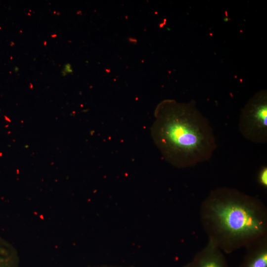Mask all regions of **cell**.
<instances>
[{
	"label": "cell",
	"instance_id": "obj_13",
	"mask_svg": "<svg viewBox=\"0 0 267 267\" xmlns=\"http://www.w3.org/2000/svg\"><path fill=\"white\" fill-rule=\"evenodd\" d=\"M10 59H12V57H11Z\"/></svg>",
	"mask_w": 267,
	"mask_h": 267
},
{
	"label": "cell",
	"instance_id": "obj_14",
	"mask_svg": "<svg viewBox=\"0 0 267 267\" xmlns=\"http://www.w3.org/2000/svg\"><path fill=\"white\" fill-rule=\"evenodd\" d=\"M1 29V28L0 27V29Z\"/></svg>",
	"mask_w": 267,
	"mask_h": 267
},
{
	"label": "cell",
	"instance_id": "obj_1",
	"mask_svg": "<svg viewBox=\"0 0 267 267\" xmlns=\"http://www.w3.org/2000/svg\"><path fill=\"white\" fill-rule=\"evenodd\" d=\"M154 116L151 137L166 162L186 168L211 159L217 148L215 136L194 101L164 100L157 106Z\"/></svg>",
	"mask_w": 267,
	"mask_h": 267
},
{
	"label": "cell",
	"instance_id": "obj_3",
	"mask_svg": "<svg viewBox=\"0 0 267 267\" xmlns=\"http://www.w3.org/2000/svg\"><path fill=\"white\" fill-rule=\"evenodd\" d=\"M241 135L256 143L267 141V94L266 90L258 92L242 109L238 123Z\"/></svg>",
	"mask_w": 267,
	"mask_h": 267
},
{
	"label": "cell",
	"instance_id": "obj_5",
	"mask_svg": "<svg viewBox=\"0 0 267 267\" xmlns=\"http://www.w3.org/2000/svg\"><path fill=\"white\" fill-rule=\"evenodd\" d=\"M246 252L238 267H267V236L246 248Z\"/></svg>",
	"mask_w": 267,
	"mask_h": 267
},
{
	"label": "cell",
	"instance_id": "obj_10",
	"mask_svg": "<svg viewBox=\"0 0 267 267\" xmlns=\"http://www.w3.org/2000/svg\"><path fill=\"white\" fill-rule=\"evenodd\" d=\"M14 44V43L13 42H10V45L13 46Z\"/></svg>",
	"mask_w": 267,
	"mask_h": 267
},
{
	"label": "cell",
	"instance_id": "obj_8",
	"mask_svg": "<svg viewBox=\"0 0 267 267\" xmlns=\"http://www.w3.org/2000/svg\"><path fill=\"white\" fill-rule=\"evenodd\" d=\"M73 70L71 68V66L70 64H66L64 65L63 70L61 72V74L63 76H65L67 74L72 73Z\"/></svg>",
	"mask_w": 267,
	"mask_h": 267
},
{
	"label": "cell",
	"instance_id": "obj_6",
	"mask_svg": "<svg viewBox=\"0 0 267 267\" xmlns=\"http://www.w3.org/2000/svg\"><path fill=\"white\" fill-rule=\"evenodd\" d=\"M0 267H12L11 257L1 247H0Z\"/></svg>",
	"mask_w": 267,
	"mask_h": 267
},
{
	"label": "cell",
	"instance_id": "obj_11",
	"mask_svg": "<svg viewBox=\"0 0 267 267\" xmlns=\"http://www.w3.org/2000/svg\"><path fill=\"white\" fill-rule=\"evenodd\" d=\"M51 36V37H54L56 36V35H52Z\"/></svg>",
	"mask_w": 267,
	"mask_h": 267
},
{
	"label": "cell",
	"instance_id": "obj_4",
	"mask_svg": "<svg viewBox=\"0 0 267 267\" xmlns=\"http://www.w3.org/2000/svg\"><path fill=\"white\" fill-rule=\"evenodd\" d=\"M183 267H229L223 252L212 241L198 251Z\"/></svg>",
	"mask_w": 267,
	"mask_h": 267
},
{
	"label": "cell",
	"instance_id": "obj_12",
	"mask_svg": "<svg viewBox=\"0 0 267 267\" xmlns=\"http://www.w3.org/2000/svg\"><path fill=\"white\" fill-rule=\"evenodd\" d=\"M46 44V42L45 41V42H44V45H45Z\"/></svg>",
	"mask_w": 267,
	"mask_h": 267
},
{
	"label": "cell",
	"instance_id": "obj_2",
	"mask_svg": "<svg viewBox=\"0 0 267 267\" xmlns=\"http://www.w3.org/2000/svg\"><path fill=\"white\" fill-rule=\"evenodd\" d=\"M209 240L229 254L267 236V209L259 198L229 187L212 190L200 209Z\"/></svg>",
	"mask_w": 267,
	"mask_h": 267
},
{
	"label": "cell",
	"instance_id": "obj_9",
	"mask_svg": "<svg viewBox=\"0 0 267 267\" xmlns=\"http://www.w3.org/2000/svg\"><path fill=\"white\" fill-rule=\"evenodd\" d=\"M14 71H15V72H18V71H19V68H18V67L15 66V67H14Z\"/></svg>",
	"mask_w": 267,
	"mask_h": 267
},
{
	"label": "cell",
	"instance_id": "obj_7",
	"mask_svg": "<svg viewBox=\"0 0 267 267\" xmlns=\"http://www.w3.org/2000/svg\"><path fill=\"white\" fill-rule=\"evenodd\" d=\"M257 181L264 188L267 186V168L264 166L260 169L257 175Z\"/></svg>",
	"mask_w": 267,
	"mask_h": 267
}]
</instances>
